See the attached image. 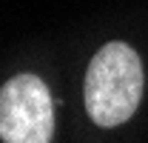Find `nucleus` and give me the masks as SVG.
<instances>
[{
	"mask_svg": "<svg viewBox=\"0 0 148 143\" xmlns=\"http://www.w3.org/2000/svg\"><path fill=\"white\" fill-rule=\"evenodd\" d=\"M143 63L125 43H108L86 72V109L103 129L125 123L143 100Z\"/></svg>",
	"mask_w": 148,
	"mask_h": 143,
	"instance_id": "f257e3e1",
	"label": "nucleus"
},
{
	"mask_svg": "<svg viewBox=\"0 0 148 143\" xmlns=\"http://www.w3.org/2000/svg\"><path fill=\"white\" fill-rule=\"evenodd\" d=\"M54 103L37 74H17L0 89V137L6 143H51Z\"/></svg>",
	"mask_w": 148,
	"mask_h": 143,
	"instance_id": "f03ea898",
	"label": "nucleus"
}]
</instances>
